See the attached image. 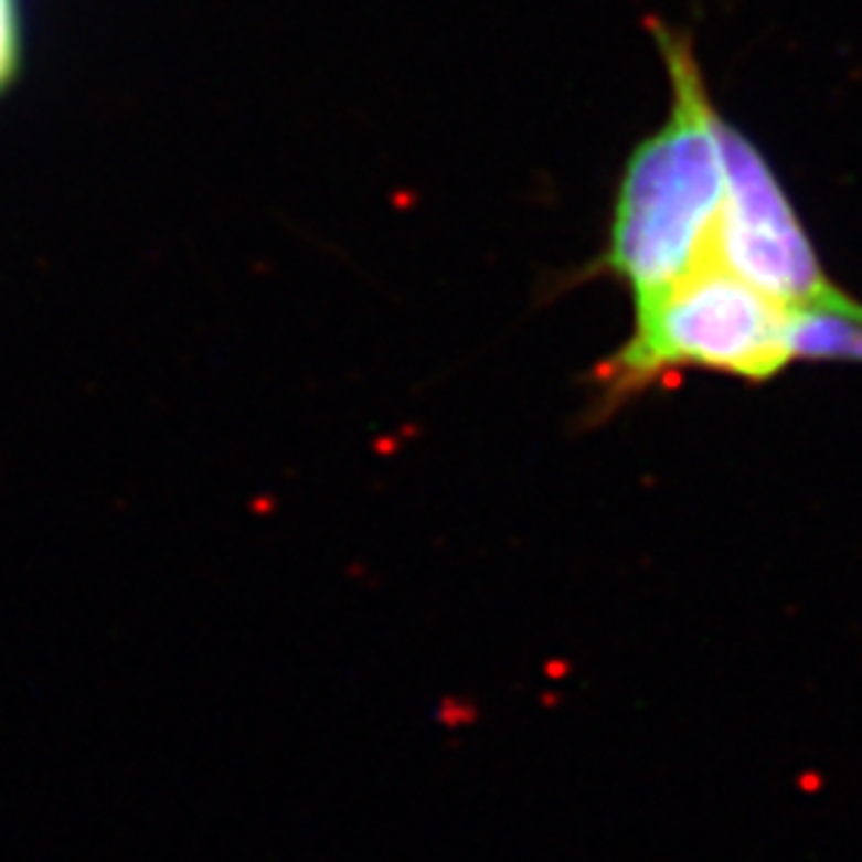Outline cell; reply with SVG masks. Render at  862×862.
I'll list each match as a JSON object with an SVG mask.
<instances>
[{
	"instance_id": "cell-2",
	"label": "cell",
	"mask_w": 862,
	"mask_h": 862,
	"mask_svg": "<svg viewBox=\"0 0 862 862\" xmlns=\"http://www.w3.org/2000/svg\"><path fill=\"white\" fill-rule=\"evenodd\" d=\"M786 368V307L706 263L636 304L629 339L595 371V409L614 413L681 371L770 384Z\"/></svg>"
},
{
	"instance_id": "cell-3",
	"label": "cell",
	"mask_w": 862,
	"mask_h": 862,
	"mask_svg": "<svg viewBox=\"0 0 862 862\" xmlns=\"http://www.w3.org/2000/svg\"><path fill=\"white\" fill-rule=\"evenodd\" d=\"M719 145L725 199L710 263L783 307L833 295L837 285L764 150L725 116H719Z\"/></svg>"
},
{
	"instance_id": "cell-1",
	"label": "cell",
	"mask_w": 862,
	"mask_h": 862,
	"mask_svg": "<svg viewBox=\"0 0 862 862\" xmlns=\"http://www.w3.org/2000/svg\"><path fill=\"white\" fill-rule=\"evenodd\" d=\"M671 77V116L639 141L620 177L607 243L585 275H607L632 295L655 298L710 263L725 170L719 109L693 49V35L649 23Z\"/></svg>"
},
{
	"instance_id": "cell-5",
	"label": "cell",
	"mask_w": 862,
	"mask_h": 862,
	"mask_svg": "<svg viewBox=\"0 0 862 862\" xmlns=\"http://www.w3.org/2000/svg\"><path fill=\"white\" fill-rule=\"evenodd\" d=\"M17 52H20V35H17L13 0H0V87L17 71V58H20Z\"/></svg>"
},
{
	"instance_id": "cell-4",
	"label": "cell",
	"mask_w": 862,
	"mask_h": 862,
	"mask_svg": "<svg viewBox=\"0 0 862 862\" xmlns=\"http://www.w3.org/2000/svg\"><path fill=\"white\" fill-rule=\"evenodd\" d=\"M786 355L789 364H862V300L837 288L828 298L786 307Z\"/></svg>"
}]
</instances>
